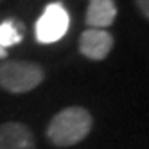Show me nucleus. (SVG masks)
Instances as JSON below:
<instances>
[{"label":"nucleus","instance_id":"6e6552de","mask_svg":"<svg viewBox=\"0 0 149 149\" xmlns=\"http://www.w3.org/2000/svg\"><path fill=\"white\" fill-rule=\"evenodd\" d=\"M138 4V9L142 11L144 18H149V0H136Z\"/></svg>","mask_w":149,"mask_h":149},{"label":"nucleus","instance_id":"423d86ee","mask_svg":"<svg viewBox=\"0 0 149 149\" xmlns=\"http://www.w3.org/2000/svg\"><path fill=\"white\" fill-rule=\"evenodd\" d=\"M117 7L113 0H90L86 9V24L90 29H106L113 25Z\"/></svg>","mask_w":149,"mask_h":149},{"label":"nucleus","instance_id":"7ed1b4c3","mask_svg":"<svg viewBox=\"0 0 149 149\" xmlns=\"http://www.w3.org/2000/svg\"><path fill=\"white\" fill-rule=\"evenodd\" d=\"M70 25V16L65 6L52 2L45 7L43 15L36 22V40L40 43H54L67 34Z\"/></svg>","mask_w":149,"mask_h":149},{"label":"nucleus","instance_id":"f257e3e1","mask_svg":"<svg viewBox=\"0 0 149 149\" xmlns=\"http://www.w3.org/2000/svg\"><path fill=\"white\" fill-rule=\"evenodd\" d=\"M92 124L93 119L88 110L81 106H70L52 117L47 127V136L58 147H70L88 136Z\"/></svg>","mask_w":149,"mask_h":149},{"label":"nucleus","instance_id":"39448f33","mask_svg":"<svg viewBox=\"0 0 149 149\" xmlns=\"http://www.w3.org/2000/svg\"><path fill=\"white\" fill-rule=\"evenodd\" d=\"M0 149H36L33 131L20 122L2 124L0 126Z\"/></svg>","mask_w":149,"mask_h":149},{"label":"nucleus","instance_id":"20e7f679","mask_svg":"<svg viewBox=\"0 0 149 149\" xmlns=\"http://www.w3.org/2000/svg\"><path fill=\"white\" fill-rule=\"evenodd\" d=\"M113 47V36L104 29H88L79 38V52L93 61H102Z\"/></svg>","mask_w":149,"mask_h":149},{"label":"nucleus","instance_id":"0eeeda50","mask_svg":"<svg viewBox=\"0 0 149 149\" xmlns=\"http://www.w3.org/2000/svg\"><path fill=\"white\" fill-rule=\"evenodd\" d=\"M24 38V25L18 20H4L0 24V47H7L18 45Z\"/></svg>","mask_w":149,"mask_h":149},{"label":"nucleus","instance_id":"1a4fd4ad","mask_svg":"<svg viewBox=\"0 0 149 149\" xmlns=\"http://www.w3.org/2000/svg\"><path fill=\"white\" fill-rule=\"evenodd\" d=\"M6 54H7V50L4 47H0V58H6Z\"/></svg>","mask_w":149,"mask_h":149},{"label":"nucleus","instance_id":"f03ea898","mask_svg":"<svg viewBox=\"0 0 149 149\" xmlns=\"http://www.w3.org/2000/svg\"><path fill=\"white\" fill-rule=\"evenodd\" d=\"M45 72L31 61H2L0 63V86L11 93H25L40 86Z\"/></svg>","mask_w":149,"mask_h":149}]
</instances>
